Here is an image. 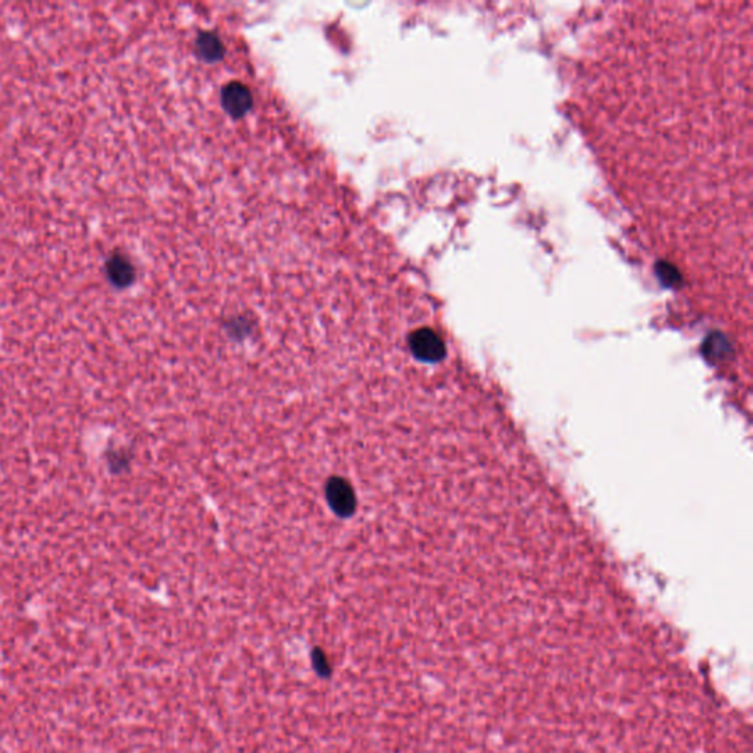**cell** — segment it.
I'll return each instance as SVG.
<instances>
[{
	"instance_id": "6da1fadb",
	"label": "cell",
	"mask_w": 753,
	"mask_h": 753,
	"mask_svg": "<svg viewBox=\"0 0 753 753\" xmlns=\"http://www.w3.org/2000/svg\"><path fill=\"white\" fill-rule=\"evenodd\" d=\"M409 349L423 362H439L446 355L444 340L434 329H418L409 336Z\"/></svg>"
},
{
	"instance_id": "7a4b0ae2",
	"label": "cell",
	"mask_w": 753,
	"mask_h": 753,
	"mask_svg": "<svg viewBox=\"0 0 753 753\" xmlns=\"http://www.w3.org/2000/svg\"><path fill=\"white\" fill-rule=\"evenodd\" d=\"M327 504L334 514L348 518L356 511V495L348 480L341 477L329 478L326 486Z\"/></svg>"
},
{
	"instance_id": "3957f363",
	"label": "cell",
	"mask_w": 753,
	"mask_h": 753,
	"mask_svg": "<svg viewBox=\"0 0 753 753\" xmlns=\"http://www.w3.org/2000/svg\"><path fill=\"white\" fill-rule=\"evenodd\" d=\"M107 274L110 283L117 288H125L136 281L137 267L129 255L115 254L107 262Z\"/></svg>"
}]
</instances>
